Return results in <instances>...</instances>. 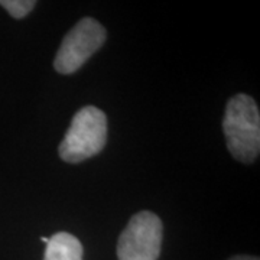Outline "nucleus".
Segmentation results:
<instances>
[{
    "mask_svg": "<svg viewBox=\"0 0 260 260\" xmlns=\"http://www.w3.org/2000/svg\"><path fill=\"white\" fill-rule=\"evenodd\" d=\"M230 260H259L257 257H251V256H236Z\"/></svg>",
    "mask_w": 260,
    "mask_h": 260,
    "instance_id": "0eeeda50",
    "label": "nucleus"
},
{
    "mask_svg": "<svg viewBox=\"0 0 260 260\" xmlns=\"http://www.w3.org/2000/svg\"><path fill=\"white\" fill-rule=\"evenodd\" d=\"M162 221L156 214L142 211L130 218L117 243L119 260H158L162 247Z\"/></svg>",
    "mask_w": 260,
    "mask_h": 260,
    "instance_id": "7ed1b4c3",
    "label": "nucleus"
},
{
    "mask_svg": "<svg viewBox=\"0 0 260 260\" xmlns=\"http://www.w3.org/2000/svg\"><path fill=\"white\" fill-rule=\"evenodd\" d=\"M44 260H83V244L70 233H56L47 243Z\"/></svg>",
    "mask_w": 260,
    "mask_h": 260,
    "instance_id": "39448f33",
    "label": "nucleus"
},
{
    "mask_svg": "<svg viewBox=\"0 0 260 260\" xmlns=\"http://www.w3.org/2000/svg\"><path fill=\"white\" fill-rule=\"evenodd\" d=\"M223 129L227 148L243 164L254 162L260 152V114L256 102L247 94L232 97L224 113Z\"/></svg>",
    "mask_w": 260,
    "mask_h": 260,
    "instance_id": "f257e3e1",
    "label": "nucleus"
},
{
    "mask_svg": "<svg viewBox=\"0 0 260 260\" xmlns=\"http://www.w3.org/2000/svg\"><path fill=\"white\" fill-rule=\"evenodd\" d=\"M106 41V29L93 18L81 19L71 29L58 49L54 67L59 74H73L99 51Z\"/></svg>",
    "mask_w": 260,
    "mask_h": 260,
    "instance_id": "20e7f679",
    "label": "nucleus"
},
{
    "mask_svg": "<svg viewBox=\"0 0 260 260\" xmlns=\"http://www.w3.org/2000/svg\"><path fill=\"white\" fill-rule=\"evenodd\" d=\"M0 6H3L15 19H22L35 8V2L34 0H0Z\"/></svg>",
    "mask_w": 260,
    "mask_h": 260,
    "instance_id": "423d86ee",
    "label": "nucleus"
},
{
    "mask_svg": "<svg viewBox=\"0 0 260 260\" xmlns=\"http://www.w3.org/2000/svg\"><path fill=\"white\" fill-rule=\"evenodd\" d=\"M41 240H42V242H44V243L49 242V239H48V237H41Z\"/></svg>",
    "mask_w": 260,
    "mask_h": 260,
    "instance_id": "6e6552de",
    "label": "nucleus"
},
{
    "mask_svg": "<svg viewBox=\"0 0 260 260\" xmlns=\"http://www.w3.org/2000/svg\"><path fill=\"white\" fill-rule=\"evenodd\" d=\"M107 140V117L93 106L75 113L70 129L59 145V156L68 164H78L100 153Z\"/></svg>",
    "mask_w": 260,
    "mask_h": 260,
    "instance_id": "f03ea898",
    "label": "nucleus"
}]
</instances>
